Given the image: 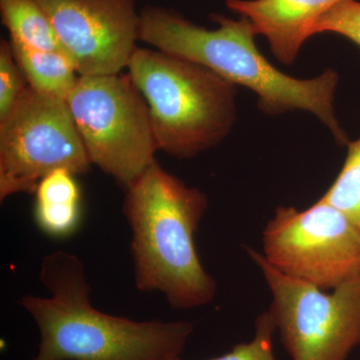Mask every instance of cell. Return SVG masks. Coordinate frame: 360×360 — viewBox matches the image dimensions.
<instances>
[{
	"label": "cell",
	"mask_w": 360,
	"mask_h": 360,
	"mask_svg": "<svg viewBox=\"0 0 360 360\" xmlns=\"http://www.w3.org/2000/svg\"><path fill=\"white\" fill-rule=\"evenodd\" d=\"M217 30L194 25L174 9L146 6L141 11L139 40L158 51L210 68L227 82L255 92L258 108L269 115L302 110L321 120L340 146L347 135L335 110L338 72L326 70L311 79L291 77L274 68L258 51L255 26L241 16L213 13Z\"/></svg>",
	"instance_id": "1"
},
{
	"label": "cell",
	"mask_w": 360,
	"mask_h": 360,
	"mask_svg": "<svg viewBox=\"0 0 360 360\" xmlns=\"http://www.w3.org/2000/svg\"><path fill=\"white\" fill-rule=\"evenodd\" d=\"M40 281L49 297L21 296L40 333L32 360H170L193 331L187 321H135L99 311L89 302L84 262L56 250L42 260Z\"/></svg>",
	"instance_id": "2"
},
{
	"label": "cell",
	"mask_w": 360,
	"mask_h": 360,
	"mask_svg": "<svg viewBox=\"0 0 360 360\" xmlns=\"http://www.w3.org/2000/svg\"><path fill=\"white\" fill-rule=\"evenodd\" d=\"M124 191L137 290L158 291L176 309L210 304L217 283L203 269L194 243L208 207L206 194L168 174L158 161Z\"/></svg>",
	"instance_id": "3"
},
{
	"label": "cell",
	"mask_w": 360,
	"mask_h": 360,
	"mask_svg": "<svg viewBox=\"0 0 360 360\" xmlns=\"http://www.w3.org/2000/svg\"><path fill=\"white\" fill-rule=\"evenodd\" d=\"M127 68L148 103L158 150L189 160L231 134L238 112V89L214 71L141 47Z\"/></svg>",
	"instance_id": "4"
},
{
	"label": "cell",
	"mask_w": 360,
	"mask_h": 360,
	"mask_svg": "<svg viewBox=\"0 0 360 360\" xmlns=\"http://www.w3.org/2000/svg\"><path fill=\"white\" fill-rule=\"evenodd\" d=\"M68 108L91 165L127 189L158 151L146 99L127 75H79Z\"/></svg>",
	"instance_id": "5"
},
{
	"label": "cell",
	"mask_w": 360,
	"mask_h": 360,
	"mask_svg": "<svg viewBox=\"0 0 360 360\" xmlns=\"http://www.w3.org/2000/svg\"><path fill=\"white\" fill-rule=\"evenodd\" d=\"M272 295L269 312L292 360H347L360 345V276L331 293L291 278L248 248Z\"/></svg>",
	"instance_id": "6"
},
{
	"label": "cell",
	"mask_w": 360,
	"mask_h": 360,
	"mask_svg": "<svg viewBox=\"0 0 360 360\" xmlns=\"http://www.w3.org/2000/svg\"><path fill=\"white\" fill-rule=\"evenodd\" d=\"M262 245L274 269L323 290L360 276V229L322 198L304 210L278 206Z\"/></svg>",
	"instance_id": "7"
},
{
	"label": "cell",
	"mask_w": 360,
	"mask_h": 360,
	"mask_svg": "<svg viewBox=\"0 0 360 360\" xmlns=\"http://www.w3.org/2000/svg\"><path fill=\"white\" fill-rule=\"evenodd\" d=\"M90 167L66 101L28 86L0 122V200L35 193L41 179L54 170L78 175Z\"/></svg>",
	"instance_id": "8"
},
{
	"label": "cell",
	"mask_w": 360,
	"mask_h": 360,
	"mask_svg": "<svg viewBox=\"0 0 360 360\" xmlns=\"http://www.w3.org/2000/svg\"><path fill=\"white\" fill-rule=\"evenodd\" d=\"M78 75H120L139 40L135 0H35Z\"/></svg>",
	"instance_id": "9"
},
{
	"label": "cell",
	"mask_w": 360,
	"mask_h": 360,
	"mask_svg": "<svg viewBox=\"0 0 360 360\" xmlns=\"http://www.w3.org/2000/svg\"><path fill=\"white\" fill-rule=\"evenodd\" d=\"M341 0H225L232 13L248 18L269 41L274 58L292 65L317 18Z\"/></svg>",
	"instance_id": "10"
},
{
	"label": "cell",
	"mask_w": 360,
	"mask_h": 360,
	"mask_svg": "<svg viewBox=\"0 0 360 360\" xmlns=\"http://www.w3.org/2000/svg\"><path fill=\"white\" fill-rule=\"evenodd\" d=\"M75 176L68 170H54L41 179L35 191V219L51 236H68L78 224L80 193Z\"/></svg>",
	"instance_id": "11"
},
{
	"label": "cell",
	"mask_w": 360,
	"mask_h": 360,
	"mask_svg": "<svg viewBox=\"0 0 360 360\" xmlns=\"http://www.w3.org/2000/svg\"><path fill=\"white\" fill-rule=\"evenodd\" d=\"M9 44L30 87L45 96L68 99L79 75L66 54L32 49L13 39Z\"/></svg>",
	"instance_id": "12"
},
{
	"label": "cell",
	"mask_w": 360,
	"mask_h": 360,
	"mask_svg": "<svg viewBox=\"0 0 360 360\" xmlns=\"http://www.w3.org/2000/svg\"><path fill=\"white\" fill-rule=\"evenodd\" d=\"M0 13L11 39L32 49L66 54L53 26L35 0H0Z\"/></svg>",
	"instance_id": "13"
},
{
	"label": "cell",
	"mask_w": 360,
	"mask_h": 360,
	"mask_svg": "<svg viewBox=\"0 0 360 360\" xmlns=\"http://www.w3.org/2000/svg\"><path fill=\"white\" fill-rule=\"evenodd\" d=\"M347 146L342 168L321 198L340 210L360 229V137L348 141Z\"/></svg>",
	"instance_id": "14"
},
{
	"label": "cell",
	"mask_w": 360,
	"mask_h": 360,
	"mask_svg": "<svg viewBox=\"0 0 360 360\" xmlns=\"http://www.w3.org/2000/svg\"><path fill=\"white\" fill-rule=\"evenodd\" d=\"M323 32L341 35L360 47V2L341 0L314 21L309 37Z\"/></svg>",
	"instance_id": "15"
},
{
	"label": "cell",
	"mask_w": 360,
	"mask_h": 360,
	"mask_svg": "<svg viewBox=\"0 0 360 360\" xmlns=\"http://www.w3.org/2000/svg\"><path fill=\"white\" fill-rule=\"evenodd\" d=\"M27 80L14 58L11 44L6 39L0 44V122L9 113L28 89Z\"/></svg>",
	"instance_id": "16"
},
{
	"label": "cell",
	"mask_w": 360,
	"mask_h": 360,
	"mask_svg": "<svg viewBox=\"0 0 360 360\" xmlns=\"http://www.w3.org/2000/svg\"><path fill=\"white\" fill-rule=\"evenodd\" d=\"M276 323L269 311L259 315L255 321V338L250 342L239 343L231 352L208 360H276L274 354V333ZM170 360H184L175 357Z\"/></svg>",
	"instance_id": "17"
}]
</instances>
